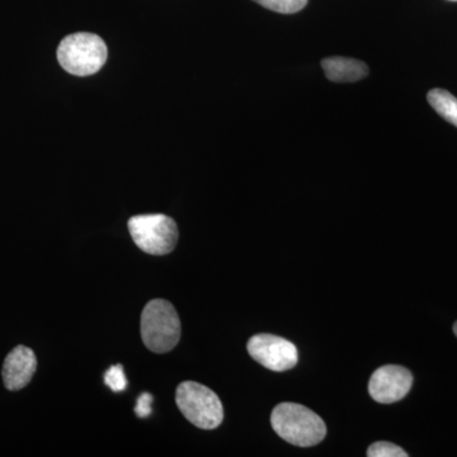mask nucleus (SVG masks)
Here are the masks:
<instances>
[{
	"mask_svg": "<svg viewBox=\"0 0 457 457\" xmlns=\"http://www.w3.org/2000/svg\"><path fill=\"white\" fill-rule=\"evenodd\" d=\"M270 425L282 440L299 447L315 446L327 436L324 420L296 403H281L273 409Z\"/></svg>",
	"mask_w": 457,
	"mask_h": 457,
	"instance_id": "1",
	"label": "nucleus"
},
{
	"mask_svg": "<svg viewBox=\"0 0 457 457\" xmlns=\"http://www.w3.org/2000/svg\"><path fill=\"white\" fill-rule=\"evenodd\" d=\"M141 338L147 350L167 353L179 345L182 327L174 306L163 299L146 303L141 314Z\"/></svg>",
	"mask_w": 457,
	"mask_h": 457,
	"instance_id": "2",
	"label": "nucleus"
},
{
	"mask_svg": "<svg viewBox=\"0 0 457 457\" xmlns=\"http://www.w3.org/2000/svg\"><path fill=\"white\" fill-rule=\"evenodd\" d=\"M108 50L99 36L78 32L66 36L57 49V60L68 73L88 77L97 73L106 64Z\"/></svg>",
	"mask_w": 457,
	"mask_h": 457,
	"instance_id": "3",
	"label": "nucleus"
},
{
	"mask_svg": "<svg viewBox=\"0 0 457 457\" xmlns=\"http://www.w3.org/2000/svg\"><path fill=\"white\" fill-rule=\"evenodd\" d=\"M176 403L183 416L201 429H215L224 420L221 400L209 387L186 381L177 387Z\"/></svg>",
	"mask_w": 457,
	"mask_h": 457,
	"instance_id": "4",
	"label": "nucleus"
},
{
	"mask_svg": "<svg viewBox=\"0 0 457 457\" xmlns=\"http://www.w3.org/2000/svg\"><path fill=\"white\" fill-rule=\"evenodd\" d=\"M129 230L135 245L147 254L170 253L179 242L176 221L162 213L134 216L129 220Z\"/></svg>",
	"mask_w": 457,
	"mask_h": 457,
	"instance_id": "5",
	"label": "nucleus"
},
{
	"mask_svg": "<svg viewBox=\"0 0 457 457\" xmlns=\"http://www.w3.org/2000/svg\"><path fill=\"white\" fill-rule=\"evenodd\" d=\"M249 354L263 368L282 372L297 365V348L294 343L273 335H257L249 339Z\"/></svg>",
	"mask_w": 457,
	"mask_h": 457,
	"instance_id": "6",
	"label": "nucleus"
},
{
	"mask_svg": "<svg viewBox=\"0 0 457 457\" xmlns=\"http://www.w3.org/2000/svg\"><path fill=\"white\" fill-rule=\"evenodd\" d=\"M413 385V375L408 369L386 365L376 370L370 378L369 393L375 402L392 404L404 399Z\"/></svg>",
	"mask_w": 457,
	"mask_h": 457,
	"instance_id": "7",
	"label": "nucleus"
},
{
	"mask_svg": "<svg viewBox=\"0 0 457 457\" xmlns=\"http://www.w3.org/2000/svg\"><path fill=\"white\" fill-rule=\"evenodd\" d=\"M37 370L35 352L25 345H18L5 357L3 365V381L11 392L23 389L32 380Z\"/></svg>",
	"mask_w": 457,
	"mask_h": 457,
	"instance_id": "8",
	"label": "nucleus"
},
{
	"mask_svg": "<svg viewBox=\"0 0 457 457\" xmlns=\"http://www.w3.org/2000/svg\"><path fill=\"white\" fill-rule=\"evenodd\" d=\"M321 68L328 79L336 83L359 82L369 75L368 65L351 57H327L321 62Z\"/></svg>",
	"mask_w": 457,
	"mask_h": 457,
	"instance_id": "9",
	"label": "nucleus"
},
{
	"mask_svg": "<svg viewBox=\"0 0 457 457\" xmlns=\"http://www.w3.org/2000/svg\"><path fill=\"white\" fill-rule=\"evenodd\" d=\"M429 104L447 122L457 128V98L445 89H432L427 95Z\"/></svg>",
	"mask_w": 457,
	"mask_h": 457,
	"instance_id": "10",
	"label": "nucleus"
},
{
	"mask_svg": "<svg viewBox=\"0 0 457 457\" xmlns=\"http://www.w3.org/2000/svg\"><path fill=\"white\" fill-rule=\"evenodd\" d=\"M253 2L270 11L282 14L297 13L308 4V0H253Z\"/></svg>",
	"mask_w": 457,
	"mask_h": 457,
	"instance_id": "11",
	"label": "nucleus"
},
{
	"mask_svg": "<svg viewBox=\"0 0 457 457\" xmlns=\"http://www.w3.org/2000/svg\"><path fill=\"white\" fill-rule=\"evenodd\" d=\"M369 457H408L402 447L396 446L392 442H375L368 450Z\"/></svg>",
	"mask_w": 457,
	"mask_h": 457,
	"instance_id": "12",
	"label": "nucleus"
},
{
	"mask_svg": "<svg viewBox=\"0 0 457 457\" xmlns=\"http://www.w3.org/2000/svg\"><path fill=\"white\" fill-rule=\"evenodd\" d=\"M104 383L114 393L123 392L128 386V378H126L122 365H114L108 369L104 374Z\"/></svg>",
	"mask_w": 457,
	"mask_h": 457,
	"instance_id": "13",
	"label": "nucleus"
},
{
	"mask_svg": "<svg viewBox=\"0 0 457 457\" xmlns=\"http://www.w3.org/2000/svg\"><path fill=\"white\" fill-rule=\"evenodd\" d=\"M152 403L153 396L149 393L141 394L137 399V407H135V413L139 418H146L152 414Z\"/></svg>",
	"mask_w": 457,
	"mask_h": 457,
	"instance_id": "14",
	"label": "nucleus"
},
{
	"mask_svg": "<svg viewBox=\"0 0 457 457\" xmlns=\"http://www.w3.org/2000/svg\"><path fill=\"white\" fill-rule=\"evenodd\" d=\"M453 333H455V336L457 337V321L453 324Z\"/></svg>",
	"mask_w": 457,
	"mask_h": 457,
	"instance_id": "15",
	"label": "nucleus"
},
{
	"mask_svg": "<svg viewBox=\"0 0 457 457\" xmlns=\"http://www.w3.org/2000/svg\"><path fill=\"white\" fill-rule=\"evenodd\" d=\"M450 2H457V0H450Z\"/></svg>",
	"mask_w": 457,
	"mask_h": 457,
	"instance_id": "16",
	"label": "nucleus"
}]
</instances>
